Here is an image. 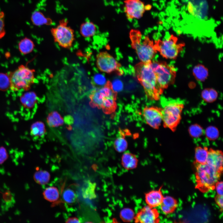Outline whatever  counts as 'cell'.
Instances as JSON below:
<instances>
[{"instance_id":"23","label":"cell","mask_w":223,"mask_h":223,"mask_svg":"<svg viewBox=\"0 0 223 223\" xmlns=\"http://www.w3.org/2000/svg\"><path fill=\"white\" fill-rule=\"evenodd\" d=\"M43 195L45 199L51 202L57 201L59 196L58 190L54 186L47 188L43 192Z\"/></svg>"},{"instance_id":"29","label":"cell","mask_w":223,"mask_h":223,"mask_svg":"<svg viewBox=\"0 0 223 223\" xmlns=\"http://www.w3.org/2000/svg\"><path fill=\"white\" fill-rule=\"evenodd\" d=\"M120 217L121 220L125 222H130L134 219V213L132 209L129 208L123 209L120 212Z\"/></svg>"},{"instance_id":"32","label":"cell","mask_w":223,"mask_h":223,"mask_svg":"<svg viewBox=\"0 0 223 223\" xmlns=\"http://www.w3.org/2000/svg\"><path fill=\"white\" fill-rule=\"evenodd\" d=\"M109 84L112 89L116 93L120 92L123 89V84L122 81L119 79H114L111 83Z\"/></svg>"},{"instance_id":"42","label":"cell","mask_w":223,"mask_h":223,"mask_svg":"<svg viewBox=\"0 0 223 223\" xmlns=\"http://www.w3.org/2000/svg\"><path fill=\"white\" fill-rule=\"evenodd\" d=\"M67 223H80L79 220L76 217H72L67 219Z\"/></svg>"},{"instance_id":"2","label":"cell","mask_w":223,"mask_h":223,"mask_svg":"<svg viewBox=\"0 0 223 223\" xmlns=\"http://www.w3.org/2000/svg\"><path fill=\"white\" fill-rule=\"evenodd\" d=\"M129 34L131 45L139 59L143 63L151 62L157 52L153 42L147 36L142 39L141 32L138 30H131Z\"/></svg>"},{"instance_id":"24","label":"cell","mask_w":223,"mask_h":223,"mask_svg":"<svg viewBox=\"0 0 223 223\" xmlns=\"http://www.w3.org/2000/svg\"><path fill=\"white\" fill-rule=\"evenodd\" d=\"M31 20L33 23L37 26L49 24L50 20L46 17L42 12L37 11L33 13Z\"/></svg>"},{"instance_id":"34","label":"cell","mask_w":223,"mask_h":223,"mask_svg":"<svg viewBox=\"0 0 223 223\" xmlns=\"http://www.w3.org/2000/svg\"><path fill=\"white\" fill-rule=\"evenodd\" d=\"M189 131L191 135L194 137L201 136L203 133L202 128L197 125H193L190 127Z\"/></svg>"},{"instance_id":"33","label":"cell","mask_w":223,"mask_h":223,"mask_svg":"<svg viewBox=\"0 0 223 223\" xmlns=\"http://www.w3.org/2000/svg\"><path fill=\"white\" fill-rule=\"evenodd\" d=\"M162 204L174 210L177 203L176 200L172 197L166 196L163 197Z\"/></svg>"},{"instance_id":"3","label":"cell","mask_w":223,"mask_h":223,"mask_svg":"<svg viewBox=\"0 0 223 223\" xmlns=\"http://www.w3.org/2000/svg\"><path fill=\"white\" fill-rule=\"evenodd\" d=\"M196 177L197 187L203 192L213 190L219 180L221 172L207 164L195 162Z\"/></svg>"},{"instance_id":"8","label":"cell","mask_w":223,"mask_h":223,"mask_svg":"<svg viewBox=\"0 0 223 223\" xmlns=\"http://www.w3.org/2000/svg\"><path fill=\"white\" fill-rule=\"evenodd\" d=\"M50 31L54 42L60 46L67 49L71 47L75 40L74 31L68 25L67 20H60Z\"/></svg>"},{"instance_id":"4","label":"cell","mask_w":223,"mask_h":223,"mask_svg":"<svg viewBox=\"0 0 223 223\" xmlns=\"http://www.w3.org/2000/svg\"><path fill=\"white\" fill-rule=\"evenodd\" d=\"M35 71L23 65L19 66L8 75L11 89L15 91L20 90H28L34 82Z\"/></svg>"},{"instance_id":"17","label":"cell","mask_w":223,"mask_h":223,"mask_svg":"<svg viewBox=\"0 0 223 223\" xmlns=\"http://www.w3.org/2000/svg\"><path fill=\"white\" fill-rule=\"evenodd\" d=\"M20 101L24 107L28 109H32L37 103V97L33 92H27L20 97Z\"/></svg>"},{"instance_id":"31","label":"cell","mask_w":223,"mask_h":223,"mask_svg":"<svg viewBox=\"0 0 223 223\" xmlns=\"http://www.w3.org/2000/svg\"><path fill=\"white\" fill-rule=\"evenodd\" d=\"M10 81L8 75L0 73V90L5 91L10 87Z\"/></svg>"},{"instance_id":"40","label":"cell","mask_w":223,"mask_h":223,"mask_svg":"<svg viewBox=\"0 0 223 223\" xmlns=\"http://www.w3.org/2000/svg\"><path fill=\"white\" fill-rule=\"evenodd\" d=\"M161 209L162 211L165 214H168L172 213L174 209L165 206L162 204H161Z\"/></svg>"},{"instance_id":"30","label":"cell","mask_w":223,"mask_h":223,"mask_svg":"<svg viewBox=\"0 0 223 223\" xmlns=\"http://www.w3.org/2000/svg\"><path fill=\"white\" fill-rule=\"evenodd\" d=\"M63 198L67 203H72L76 201L77 196L74 191L70 189L65 190L63 194Z\"/></svg>"},{"instance_id":"25","label":"cell","mask_w":223,"mask_h":223,"mask_svg":"<svg viewBox=\"0 0 223 223\" xmlns=\"http://www.w3.org/2000/svg\"><path fill=\"white\" fill-rule=\"evenodd\" d=\"M193 74L198 80L203 81L207 78L208 76V69L202 64H198L193 69Z\"/></svg>"},{"instance_id":"9","label":"cell","mask_w":223,"mask_h":223,"mask_svg":"<svg viewBox=\"0 0 223 223\" xmlns=\"http://www.w3.org/2000/svg\"><path fill=\"white\" fill-rule=\"evenodd\" d=\"M90 98L94 105L103 109L112 107L116 103V93L112 89L109 83L93 90Z\"/></svg>"},{"instance_id":"28","label":"cell","mask_w":223,"mask_h":223,"mask_svg":"<svg viewBox=\"0 0 223 223\" xmlns=\"http://www.w3.org/2000/svg\"><path fill=\"white\" fill-rule=\"evenodd\" d=\"M217 95V93L215 90L209 88L204 90L201 94L203 99L208 102L214 101L216 99Z\"/></svg>"},{"instance_id":"43","label":"cell","mask_w":223,"mask_h":223,"mask_svg":"<svg viewBox=\"0 0 223 223\" xmlns=\"http://www.w3.org/2000/svg\"><path fill=\"white\" fill-rule=\"evenodd\" d=\"M151 8V6L150 5H147V6H145V8L146 10H149Z\"/></svg>"},{"instance_id":"12","label":"cell","mask_w":223,"mask_h":223,"mask_svg":"<svg viewBox=\"0 0 223 223\" xmlns=\"http://www.w3.org/2000/svg\"><path fill=\"white\" fill-rule=\"evenodd\" d=\"M146 123L155 129H157L162 121V109L155 107H146L143 111Z\"/></svg>"},{"instance_id":"13","label":"cell","mask_w":223,"mask_h":223,"mask_svg":"<svg viewBox=\"0 0 223 223\" xmlns=\"http://www.w3.org/2000/svg\"><path fill=\"white\" fill-rule=\"evenodd\" d=\"M134 219L136 223H157L159 221V213L156 209L147 205L138 211Z\"/></svg>"},{"instance_id":"37","label":"cell","mask_w":223,"mask_h":223,"mask_svg":"<svg viewBox=\"0 0 223 223\" xmlns=\"http://www.w3.org/2000/svg\"><path fill=\"white\" fill-rule=\"evenodd\" d=\"M4 20V13L3 11H0V39L3 37L6 33Z\"/></svg>"},{"instance_id":"38","label":"cell","mask_w":223,"mask_h":223,"mask_svg":"<svg viewBox=\"0 0 223 223\" xmlns=\"http://www.w3.org/2000/svg\"><path fill=\"white\" fill-rule=\"evenodd\" d=\"M8 154L5 148L3 146L0 147V164L3 163L8 158Z\"/></svg>"},{"instance_id":"15","label":"cell","mask_w":223,"mask_h":223,"mask_svg":"<svg viewBox=\"0 0 223 223\" xmlns=\"http://www.w3.org/2000/svg\"><path fill=\"white\" fill-rule=\"evenodd\" d=\"M163 197L160 190H152L146 194L145 199L148 205L155 208L162 204Z\"/></svg>"},{"instance_id":"22","label":"cell","mask_w":223,"mask_h":223,"mask_svg":"<svg viewBox=\"0 0 223 223\" xmlns=\"http://www.w3.org/2000/svg\"><path fill=\"white\" fill-rule=\"evenodd\" d=\"M46 132L44 124L42 121H38L33 123L30 127L31 134L35 137L43 136Z\"/></svg>"},{"instance_id":"26","label":"cell","mask_w":223,"mask_h":223,"mask_svg":"<svg viewBox=\"0 0 223 223\" xmlns=\"http://www.w3.org/2000/svg\"><path fill=\"white\" fill-rule=\"evenodd\" d=\"M33 178L37 183L41 185H44L49 182L50 175L46 171L39 170L35 172L33 175Z\"/></svg>"},{"instance_id":"39","label":"cell","mask_w":223,"mask_h":223,"mask_svg":"<svg viewBox=\"0 0 223 223\" xmlns=\"http://www.w3.org/2000/svg\"><path fill=\"white\" fill-rule=\"evenodd\" d=\"M215 187L218 195H223V182L222 181H218Z\"/></svg>"},{"instance_id":"16","label":"cell","mask_w":223,"mask_h":223,"mask_svg":"<svg viewBox=\"0 0 223 223\" xmlns=\"http://www.w3.org/2000/svg\"><path fill=\"white\" fill-rule=\"evenodd\" d=\"M138 160L136 156L129 152L123 154L121 157V164L123 167L127 170L135 168L138 165Z\"/></svg>"},{"instance_id":"18","label":"cell","mask_w":223,"mask_h":223,"mask_svg":"<svg viewBox=\"0 0 223 223\" xmlns=\"http://www.w3.org/2000/svg\"><path fill=\"white\" fill-rule=\"evenodd\" d=\"M80 32L81 36L85 38L94 36L96 32L97 28L92 22L87 21L83 22L80 25Z\"/></svg>"},{"instance_id":"1","label":"cell","mask_w":223,"mask_h":223,"mask_svg":"<svg viewBox=\"0 0 223 223\" xmlns=\"http://www.w3.org/2000/svg\"><path fill=\"white\" fill-rule=\"evenodd\" d=\"M150 63H139L136 65L135 70L137 77L147 96L150 99L157 100L160 98L164 90L159 85Z\"/></svg>"},{"instance_id":"11","label":"cell","mask_w":223,"mask_h":223,"mask_svg":"<svg viewBox=\"0 0 223 223\" xmlns=\"http://www.w3.org/2000/svg\"><path fill=\"white\" fill-rule=\"evenodd\" d=\"M124 10L128 19H139L146 11L144 3L140 0H125Z\"/></svg>"},{"instance_id":"14","label":"cell","mask_w":223,"mask_h":223,"mask_svg":"<svg viewBox=\"0 0 223 223\" xmlns=\"http://www.w3.org/2000/svg\"><path fill=\"white\" fill-rule=\"evenodd\" d=\"M223 153L219 150L210 148L208 150L206 163L221 172L223 169Z\"/></svg>"},{"instance_id":"7","label":"cell","mask_w":223,"mask_h":223,"mask_svg":"<svg viewBox=\"0 0 223 223\" xmlns=\"http://www.w3.org/2000/svg\"><path fill=\"white\" fill-rule=\"evenodd\" d=\"M177 37L171 35L164 40H158L155 42L154 47L155 50L166 59H176L183 50L185 44L178 42Z\"/></svg>"},{"instance_id":"20","label":"cell","mask_w":223,"mask_h":223,"mask_svg":"<svg viewBox=\"0 0 223 223\" xmlns=\"http://www.w3.org/2000/svg\"><path fill=\"white\" fill-rule=\"evenodd\" d=\"M47 120L49 125L52 127L60 126L63 123V120L62 116L56 111L52 112L50 113L48 116Z\"/></svg>"},{"instance_id":"19","label":"cell","mask_w":223,"mask_h":223,"mask_svg":"<svg viewBox=\"0 0 223 223\" xmlns=\"http://www.w3.org/2000/svg\"><path fill=\"white\" fill-rule=\"evenodd\" d=\"M35 47L33 42L30 39L25 37L20 40L18 44L20 52L23 55H26L32 52Z\"/></svg>"},{"instance_id":"5","label":"cell","mask_w":223,"mask_h":223,"mask_svg":"<svg viewBox=\"0 0 223 223\" xmlns=\"http://www.w3.org/2000/svg\"><path fill=\"white\" fill-rule=\"evenodd\" d=\"M184 105L181 102L172 100L166 102L162 109V121L164 127L175 130L181 119Z\"/></svg>"},{"instance_id":"6","label":"cell","mask_w":223,"mask_h":223,"mask_svg":"<svg viewBox=\"0 0 223 223\" xmlns=\"http://www.w3.org/2000/svg\"><path fill=\"white\" fill-rule=\"evenodd\" d=\"M150 64L159 85L163 90L174 83L176 71L173 65L164 61H151Z\"/></svg>"},{"instance_id":"10","label":"cell","mask_w":223,"mask_h":223,"mask_svg":"<svg viewBox=\"0 0 223 223\" xmlns=\"http://www.w3.org/2000/svg\"><path fill=\"white\" fill-rule=\"evenodd\" d=\"M96 65L101 71L107 73L117 71L120 67L117 60L106 52H100L97 55Z\"/></svg>"},{"instance_id":"27","label":"cell","mask_w":223,"mask_h":223,"mask_svg":"<svg viewBox=\"0 0 223 223\" xmlns=\"http://www.w3.org/2000/svg\"><path fill=\"white\" fill-rule=\"evenodd\" d=\"M114 146L116 151L120 153L123 152L127 149L128 143L124 136H120L115 140Z\"/></svg>"},{"instance_id":"36","label":"cell","mask_w":223,"mask_h":223,"mask_svg":"<svg viewBox=\"0 0 223 223\" xmlns=\"http://www.w3.org/2000/svg\"><path fill=\"white\" fill-rule=\"evenodd\" d=\"M206 134L208 138L210 139L216 138L218 136V130L214 127L208 128L206 131Z\"/></svg>"},{"instance_id":"35","label":"cell","mask_w":223,"mask_h":223,"mask_svg":"<svg viewBox=\"0 0 223 223\" xmlns=\"http://www.w3.org/2000/svg\"><path fill=\"white\" fill-rule=\"evenodd\" d=\"M94 80L95 83L98 85L103 86L107 84L106 77L101 74H96L94 77Z\"/></svg>"},{"instance_id":"41","label":"cell","mask_w":223,"mask_h":223,"mask_svg":"<svg viewBox=\"0 0 223 223\" xmlns=\"http://www.w3.org/2000/svg\"><path fill=\"white\" fill-rule=\"evenodd\" d=\"M215 199L216 203L219 207L222 209L223 206V195H218L216 197Z\"/></svg>"},{"instance_id":"21","label":"cell","mask_w":223,"mask_h":223,"mask_svg":"<svg viewBox=\"0 0 223 223\" xmlns=\"http://www.w3.org/2000/svg\"><path fill=\"white\" fill-rule=\"evenodd\" d=\"M208 150L206 147L199 146L196 147L195 151V162L200 164L206 163Z\"/></svg>"}]
</instances>
